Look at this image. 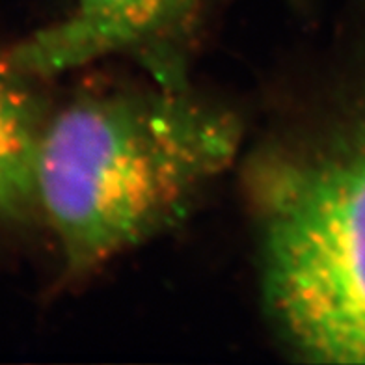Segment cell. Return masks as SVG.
<instances>
[{"mask_svg":"<svg viewBox=\"0 0 365 365\" xmlns=\"http://www.w3.org/2000/svg\"><path fill=\"white\" fill-rule=\"evenodd\" d=\"M235 115L159 90L78 97L43 125L36 202L71 274H86L181 218L235 159Z\"/></svg>","mask_w":365,"mask_h":365,"instance_id":"obj_1","label":"cell"},{"mask_svg":"<svg viewBox=\"0 0 365 365\" xmlns=\"http://www.w3.org/2000/svg\"><path fill=\"white\" fill-rule=\"evenodd\" d=\"M263 287L304 360L365 364V106L252 164Z\"/></svg>","mask_w":365,"mask_h":365,"instance_id":"obj_2","label":"cell"},{"mask_svg":"<svg viewBox=\"0 0 365 365\" xmlns=\"http://www.w3.org/2000/svg\"><path fill=\"white\" fill-rule=\"evenodd\" d=\"M200 0H77L60 23L10 53L26 75H56L110 54H138L163 82L178 84L172 53L190 32Z\"/></svg>","mask_w":365,"mask_h":365,"instance_id":"obj_3","label":"cell"},{"mask_svg":"<svg viewBox=\"0 0 365 365\" xmlns=\"http://www.w3.org/2000/svg\"><path fill=\"white\" fill-rule=\"evenodd\" d=\"M11 56L0 54V222L23 217L36 202L34 163L41 120Z\"/></svg>","mask_w":365,"mask_h":365,"instance_id":"obj_4","label":"cell"}]
</instances>
